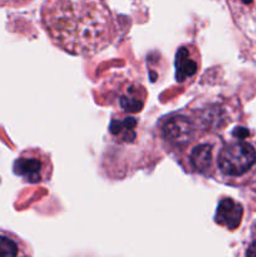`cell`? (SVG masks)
<instances>
[{
	"mask_svg": "<svg viewBox=\"0 0 256 257\" xmlns=\"http://www.w3.org/2000/svg\"><path fill=\"white\" fill-rule=\"evenodd\" d=\"M201 69V54L195 44H182L176 52L175 79L180 84H190Z\"/></svg>",
	"mask_w": 256,
	"mask_h": 257,
	"instance_id": "8992f818",
	"label": "cell"
},
{
	"mask_svg": "<svg viewBox=\"0 0 256 257\" xmlns=\"http://www.w3.org/2000/svg\"><path fill=\"white\" fill-rule=\"evenodd\" d=\"M53 162L50 155L38 147L27 148L13 163V172L29 185H39L50 181L53 176Z\"/></svg>",
	"mask_w": 256,
	"mask_h": 257,
	"instance_id": "5b68a950",
	"label": "cell"
},
{
	"mask_svg": "<svg viewBox=\"0 0 256 257\" xmlns=\"http://www.w3.org/2000/svg\"><path fill=\"white\" fill-rule=\"evenodd\" d=\"M146 100V92L142 85L128 84L120 92L119 104L125 112H140Z\"/></svg>",
	"mask_w": 256,
	"mask_h": 257,
	"instance_id": "9c48e42d",
	"label": "cell"
},
{
	"mask_svg": "<svg viewBox=\"0 0 256 257\" xmlns=\"http://www.w3.org/2000/svg\"><path fill=\"white\" fill-rule=\"evenodd\" d=\"M222 145L220 137L206 133L181 151L178 153V161L187 172L213 177L216 161Z\"/></svg>",
	"mask_w": 256,
	"mask_h": 257,
	"instance_id": "277c9868",
	"label": "cell"
},
{
	"mask_svg": "<svg viewBox=\"0 0 256 257\" xmlns=\"http://www.w3.org/2000/svg\"><path fill=\"white\" fill-rule=\"evenodd\" d=\"M34 0H0V7L3 8H22L29 5Z\"/></svg>",
	"mask_w": 256,
	"mask_h": 257,
	"instance_id": "30bf717a",
	"label": "cell"
},
{
	"mask_svg": "<svg viewBox=\"0 0 256 257\" xmlns=\"http://www.w3.org/2000/svg\"><path fill=\"white\" fill-rule=\"evenodd\" d=\"M40 23L54 47L75 57L99 54L118 37L105 0H45Z\"/></svg>",
	"mask_w": 256,
	"mask_h": 257,
	"instance_id": "6da1fadb",
	"label": "cell"
},
{
	"mask_svg": "<svg viewBox=\"0 0 256 257\" xmlns=\"http://www.w3.org/2000/svg\"><path fill=\"white\" fill-rule=\"evenodd\" d=\"M246 256H256V240L250 243V246L246 250Z\"/></svg>",
	"mask_w": 256,
	"mask_h": 257,
	"instance_id": "8fae6325",
	"label": "cell"
},
{
	"mask_svg": "<svg viewBox=\"0 0 256 257\" xmlns=\"http://www.w3.org/2000/svg\"><path fill=\"white\" fill-rule=\"evenodd\" d=\"M256 143L233 141L222 145L218 152L213 177L231 186L256 183Z\"/></svg>",
	"mask_w": 256,
	"mask_h": 257,
	"instance_id": "7a4b0ae2",
	"label": "cell"
},
{
	"mask_svg": "<svg viewBox=\"0 0 256 257\" xmlns=\"http://www.w3.org/2000/svg\"><path fill=\"white\" fill-rule=\"evenodd\" d=\"M158 132L163 142L172 151L180 153L191 143L207 133L198 118L191 113L173 112L158 122Z\"/></svg>",
	"mask_w": 256,
	"mask_h": 257,
	"instance_id": "3957f363",
	"label": "cell"
},
{
	"mask_svg": "<svg viewBox=\"0 0 256 257\" xmlns=\"http://www.w3.org/2000/svg\"><path fill=\"white\" fill-rule=\"evenodd\" d=\"M242 205L231 197H223L218 201L213 221L225 230L236 231L242 222Z\"/></svg>",
	"mask_w": 256,
	"mask_h": 257,
	"instance_id": "52a82bcc",
	"label": "cell"
},
{
	"mask_svg": "<svg viewBox=\"0 0 256 257\" xmlns=\"http://www.w3.org/2000/svg\"><path fill=\"white\" fill-rule=\"evenodd\" d=\"M23 256H33L30 246L15 233L0 230V257Z\"/></svg>",
	"mask_w": 256,
	"mask_h": 257,
	"instance_id": "ba28073f",
	"label": "cell"
}]
</instances>
